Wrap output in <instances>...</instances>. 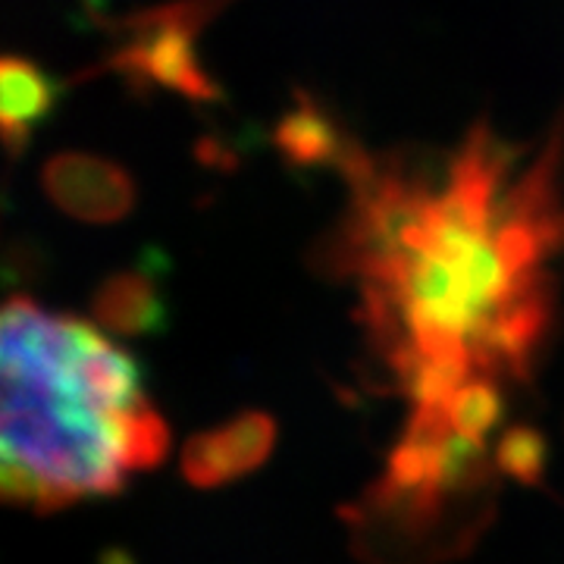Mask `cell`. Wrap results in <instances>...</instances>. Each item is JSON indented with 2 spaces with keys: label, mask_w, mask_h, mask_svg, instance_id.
<instances>
[{
  "label": "cell",
  "mask_w": 564,
  "mask_h": 564,
  "mask_svg": "<svg viewBox=\"0 0 564 564\" xmlns=\"http://www.w3.org/2000/svg\"><path fill=\"white\" fill-rule=\"evenodd\" d=\"M166 443L139 364L107 333L32 299L0 302V502L113 496Z\"/></svg>",
  "instance_id": "7a4b0ae2"
},
{
  "label": "cell",
  "mask_w": 564,
  "mask_h": 564,
  "mask_svg": "<svg viewBox=\"0 0 564 564\" xmlns=\"http://www.w3.org/2000/svg\"><path fill=\"white\" fill-rule=\"evenodd\" d=\"M63 85L25 57L0 54V144L22 154L32 132L54 110Z\"/></svg>",
  "instance_id": "5b68a950"
},
{
  "label": "cell",
  "mask_w": 564,
  "mask_h": 564,
  "mask_svg": "<svg viewBox=\"0 0 564 564\" xmlns=\"http://www.w3.org/2000/svg\"><path fill=\"white\" fill-rule=\"evenodd\" d=\"M329 163L348 195L323 258L408 402L380 508L430 524L484 477L508 392L552 329L564 126L508 141L480 122L440 154H370L339 135Z\"/></svg>",
  "instance_id": "6da1fadb"
},
{
  "label": "cell",
  "mask_w": 564,
  "mask_h": 564,
  "mask_svg": "<svg viewBox=\"0 0 564 564\" xmlns=\"http://www.w3.org/2000/svg\"><path fill=\"white\" fill-rule=\"evenodd\" d=\"M214 0L170 3L139 13L117 25L120 41L113 44L107 69L132 82L135 88H170L188 98L207 101L214 85L198 61V35L214 17Z\"/></svg>",
  "instance_id": "3957f363"
},
{
  "label": "cell",
  "mask_w": 564,
  "mask_h": 564,
  "mask_svg": "<svg viewBox=\"0 0 564 564\" xmlns=\"http://www.w3.org/2000/svg\"><path fill=\"white\" fill-rule=\"evenodd\" d=\"M270 426L263 421H254L251 426H239V430H226L217 436H204L202 443L192 448L188 455V474L195 480H220L226 474H236L248 464H254L261 458V452L267 448V436Z\"/></svg>",
  "instance_id": "8992f818"
},
{
  "label": "cell",
  "mask_w": 564,
  "mask_h": 564,
  "mask_svg": "<svg viewBox=\"0 0 564 564\" xmlns=\"http://www.w3.org/2000/svg\"><path fill=\"white\" fill-rule=\"evenodd\" d=\"M44 192L61 210L85 223L120 220L135 204V182L122 166L79 151L47 161Z\"/></svg>",
  "instance_id": "277c9868"
},
{
  "label": "cell",
  "mask_w": 564,
  "mask_h": 564,
  "mask_svg": "<svg viewBox=\"0 0 564 564\" xmlns=\"http://www.w3.org/2000/svg\"><path fill=\"white\" fill-rule=\"evenodd\" d=\"M98 311L104 314L107 323H129V326H139L148 317V311H154V295L148 292V285L135 276H126V280L110 282L104 289Z\"/></svg>",
  "instance_id": "52a82bcc"
}]
</instances>
